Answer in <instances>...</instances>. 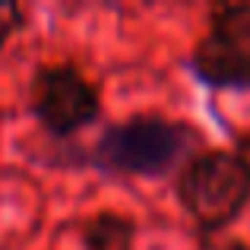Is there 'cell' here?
<instances>
[{"label": "cell", "mask_w": 250, "mask_h": 250, "mask_svg": "<svg viewBox=\"0 0 250 250\" xmlns=\"http://www.w3.org/2000/svg\"><path fill=\"white\" fill-rule=\"evenodd\" d=\"M203 146V130L165 114H133L108 124L89 149V165L117 177L177 174Z\"/></svg>", "instance_id": "1"}, {"label": "cell", "mask_w": 250, "mask_h": 250, "mask_svg": "<svg viewBox=\"0 0 250 250\" xmlns=\"http://www.w3.org/2000/svg\"><path fill=\"white\" fill-rule=\"evenodd\" d=\"M29 108L48 136L70 140L102 117V95L76 63H42L29 83Z\"/></svg>", "instance_id": "3"}, {"label": "cell", "mask_w": 250, "mask_h": 250, "mask_svg": "<svg viewBox=\"0 0 250 250\" xmlns=\"http://www.w3.org/2000/svg\"><path fill=\"white\" fill-rule=\"evenodd\" d=\"M209 247H215V250H250L244 241H219V244H209Z\"/></svg>", "instance_id": "7"}, {"label": "cell", "mask_w": 250, "mask_h": 250, "mask_svg": "<svg viewBox=\"0 0 250 250\" xmlns=\"http://www.w3.org/2000/svg\"><path fill=\"white\" fill-rule=\"evenodd\" d=\"M174 196L203 234H222L250 206V159L241 149H200L174 174Z\"/></svg>", "instance_id": "2"}, {"label": "cell", "mask_w": 250, "mask_h": 250, "mask_svg": "<svg viewBox=\"0 0 250 250\" xmlns=\"http://www.w3.org/2000/svg\"><path fill=\"white\" fill-rule=\"evenodd\" d=\"M196 80L209 89L250 92V3H215L206 35L190 54Z\"/></svg>", "instance_id": "4"}, {"label": "cell", "mask_w": 250, "mask_h": 250, "mask_svg": "<svg viewBox=\"0 0 250 250\" xmlns=\"http://www.w3.org/2000/svg\"><path fill=\"white\" fill-rule=\"evenodd\" d=\"M83 250H133L136 222L114 209H98L80 225Z\"/></svg>", "instance_id": "5"}, {"label": "cell", "mask_w": 250, "mask_h": 250, "mask_svg": "<svg viewBox=\"0 0 250 250\" xmlns=\"http://www.w3.org/2000/svg\"><path fill=\"white\" fill-rule=\"evenodd\" d=\"M241 152H244L247 159H250V133H244V136H241Z\"/></svg>", "instance_id": "8"}, {"label": "cell", "mask_w": 250, "mask_h": 250, "mask_svg": "<svg viewBox=\"0 0 250 250\" xmlns=\"http://www.w3.org/2000/svg\"><path fill=\"white\" fill-rule=\"evenodd\" d=\"M22 22H25L22 6L13 3V0H0V48H3V44L22 29Z\"/></svg>", "instance_id": "6"}]
</instances>
